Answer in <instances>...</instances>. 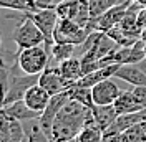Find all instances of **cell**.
I'll use <instances>...</instances> for the list:
<instances>
[{
    "label": "cell",
    "instance_id": "cell-1",
    "mask_svg": "<svg viewBox=\"0 0 146 142\" xmlns=\"http://www.w3.org/2000/svg\"><path fill=\"white\" fill-rule=\"evenodd\" d=\"M90 122H95L91 107H86L85 104L68 99L60 112L56 114L52 126V134L50 139L52 142H66L75 139L78 132Z\"/></svg>",
    "mask_w": 146,
    "mask_h": 142
},
{
    "label": "cell",
    "instance_id": "cell-2",
    "mask_svg": "<svg viewBox=\"0 0 146 142\" xmlns=\"http://www.w3.org/2000/svg\"><path fill=\"white\" fill-rule=\"evenodd\" d=\"M50 61V51L46 50L45 43L18 50L17 66L25 74H40L48 66Z\"/></svg>",
    "mask_w": 146,
    "mask_h": 142
},
{
    "label": "cell",
    "instance_id": "cell-3",
    "mask_svg": "<svg viewBox=\"0 0 146 142\" xmlns=\"http://www.w3.org/2000/svg\"><path fill=\"white\" fill-rule=\"evenodd\" d=\"M12 40L18 46V50L36 46V45L45 43V36L42 33V30L36 27V23L25 13V17L20 20L17 27L12 32Z\"/></svg>",
    "mask_w": 146,
    "mask_h": 142
},
{
    "label": "cell",
    "instance_id": "cell-4",
    "mask_svg": "<svg viewBox=\"0 0 146 142\" xmlns=\"http://www.w3.org/2000/svg\"><path fill=\"white\" fill-rule=\"evenodd\" d=\"M86 36H88V32L85 27L78 25L75 20H70V18H60L53 32V41L80 46L86 40Z\"/></svg>",
    "mask_w": 146,
    "mask_h": 142
},
{
    "label": "cell",
    "instance_id": "cell-5",
    "mask_svg": "<svg viewBox=\"0 0 146 142\" xmlns=\"http://www.w3.org/2000/svg\"><path fill=\"white\" fill-rule=\"evenodd\" d=\"M27 15L36 23V27L42 30V33L45 36V46H46V50L50 51V50H52V45L55 43L53 41V32H55V28H56L58 20H60L55 7L38 9V10H35V12H28Z\"/></svg>",
    "mask_w": 146,
    "mask_h": 142
},
{
    "label": "cell",
    "instance_id": "cell-6",
    "mask_svg": "<svg viewBox=\"0 0 146 142\" xmlns=\"http://www.w3.org/2000/svg\"><path fill=\"white\" fill-rule=\"evenodd\" d=\"M10 73H12V70H10ZM38 78H40V74H25V73H23V76L10 74L9 89H7V94H5V99H3V106L12 104L18 99H23L25 93L33 84L38 83Z\"/></svg>",
    "mask_w": 146,
    "mask_h": 142
},
{
    "label": "cell",
    "instance_id": "cell-7",
    "mask_svg": "<svg viewBox=\"0 0 146 142\" xmlns=\"http://www.w3.org/2000/svg\"><path fill=\"white\" fill-rule=\"evenodd\" d=\"M68 93L63 91V93H58V94H53L50 101H48V104L46 107L42 111V116H40V126H42V129L45 131V134L50 137V134H52V126H53V121L56 114L60 112V109L66 104V101H68Z\"/></svg>",
    "mask_w": 146,
    "mask_h": 142
},
{
    "label": "cell",
    "instance_id": "cell-8",
    "mask_svg": "<svg viewBox=\"0 0 146 142\" xmlns=\"http://www.w3.org/2000/svg\"><path fill=\"white\" fill-rule=\"evenodd\" d=\"M38 84L43 86V88L53 96L58 93H63L70 88V84L66 83L58 66H46L45 70L40 73V78H38Z\"/></svg>",
    "mask_w": 146,
    "mask_h": 142
},
{
    "label": "cell",
    "instance_id": "cell-9",
    "mask_svg": "<svg viewBox=\"0 0 146 142\" xmlns=\"http://www.w3.org/2000/svg\"><path fill=\"white\" fill-rule=\"evenodd\" d=\"M91 93H93V103L95 104H113L121 91H119L118 84L111 78H108V80L96 83L91 88Z\"/></svg>",
    "mask_w": 146,
    "mask_h": 142
},
{
    "label": "cell",
    "instance_id": "cell-10",
    "mask_svg": "<svg viewBox=\"0 0 146 142\" xmlns=\"http://www.w3.org/2000/svg\"><path fill=\"white\" fill-rule=\"evenodd\" d=\"M115 78L126 81L131 86H146V73L135 63L119 64L118 71L115 73Z\"/></svg>",
    "mask_w": 146,
    "mask_h": 142
},
{
    "label": "cell",
    "instance_id": "cell-11",
    "mask_svg": "<svg viewBox=\"0 0 146 142\" xmlns=\"http://www.w3.org/2000/svg\"><path fill=\"white\" fill-rule=\"evenodd\" d=\"M91 114L96 126L101 131H106L110 126L115 124V121L118 119V112L113 104H95L91 107Z\"/></svg>",
    "mask_w": 146,
    "mask_h": 142
},
{
    "label": "cell",
    "instance_id": "cell-12",
    "mask_svg": "<svg viewBox=\"0 0 146 142\" xmlns=\"http://www.w3.org/2000/svg\"><path fill=\"white\" fill-rule=\"evenodd\" d=\"M50 98H52V94H50L43 86H40V84L36 83V84H33V86L25 93L23 101L28 104V107H32V109H35L38 112H42L46 107Z\"/></svg>",
    "mask_w": 146,
    "mask_h": 142
},
{
    "label": "cell",
    "instance_id": "cell-13",
    "mask_svg": "<svg viewBox=\"0 0 146 142\" xmlns=\"http://www.w3.org/2000/svg\"><path fill=\"white\" fill-rule=\"evenodd\" d=\"M3 112L13 119H18V121H28V119H40L42 112H38L35 109L28 107V104L23 101V99H18L12 104H7L3 106Z\"/></svg>",
    "mask_w": 146,
    "mask_h": 142
},
{
    "label": "cell",
    "instance_id": "cell-14",
    "mask_svg": "<svg viewBox=\"0 0 146 142\" xmlns=\"http://www.w3.org/2000/svg\"><path fill=\"white\" fill-rule=\"evenodd\" d=\"M113 106H115V109H116L118 116L131 114V112H136V111L145 109V107L139 104V101L136 99L133 89H131V91H121L119 96L116 98V101L113 103Z\"/></svg>",
    "mask_w": 146,
    "mask_h": 142
},
{
    "label": "cell",
    "instance_id": "cell-15",
    "mask_svg": "<svg viewBox=\"0 0 146 142\" xmlns=\"http://www.w3.org/2000/svg\"><path fill=\"white\" fill-rule=\"evenodd\" d=\"M118 68H119V64H108V66L98 68V70L91 71V73H88V74H83L82 78L76 81V84L93 88L96 83H100V81H103V80H108V78H113L115 73L118 71Z\"/></svg>",
    "mask_w": 146,
    "mask_h": 142
},
{
    "label": "cell",
    "instance_id": "cell-16",
    "mask_svg": "<svg viewBox=\"0 0 146 142\" xmlns=\"http://www.w3.org/2000/svg\"><path fill=\"white\" fill-rule=\"evenodd\" d=\"M58 68H60V73L63 76L66 83L72 86L76 81L83 76V68H82V60L80 58H68V60H63L62 63H58Z\"/></svg>",
    "mask_w": 146,
    "mask_h": 142
},
{
    "label": "cell",
    "instance_id": "cell-17",
    "mask_svg": "<svg viewBox=\"0 0 146 142\" xmlns=\"http://www.w3.org/2000/svg\"><path fill=\"white\" fill-rule=\"evenodd\" d=\"M23 129H25V137L28 139V142H52V139L42 129L38 119L23 121Z\"/></svg>",
    "mask_w": 146,
    "mask_h": 142
},
{
    "label": "cell",
    "instance_id": "cell-18",
    "mask_svg": "<svg viewBox=\"0 0 146 142\" xmlns=\"http://www.w3.org/2000/svg\"><path fill=\"white\" fill-rule=\"evenodd\" d=\"M68 93V98L70 99H75L78 103L85 104L86 107H93L95 103H93V93H91V88L88 86H80V84H72L70 88L66 89Z\"/></svg>",
    "mask_w": 146,
    "mask_h": 142
},
{
    "label": "cell",
    "instance_id": "cell-19",
    "mask_svg": "<svg viewBox=\"0 0 146 142\" xmlns=\"http://www.w3.org/2000/svg\"><path fill=\"white\" fill-rule=\"evenodd\" d=\"M82 7V0H62L60 3L55 5V10L60 18H70L75 20Z\"/></svg>",
    "mask_w": 146,
    "mask_h": 142
},
{
    "label": "cell",
    "instance_id": "cell-20",
    "mask_svg": "<svg viewBox=\"0 0 146 142\" xmlns=\"http://www.w3.org/2000/svg\"><path fill=\"white\" fill-rule=\"evenodd\" d=\"M121 142H146V121H141L123 131Z\"/></svg>",
    "mask_w": 146,
    "mask_h": 142
},
{
    "label": "cell",
    "instance_id": "cell-21",
    "mask_svg": "<svg viewBox=\"0 0 146 142\" xmlns=\"http://www.w3.org/2000/svg\"><path fill=\"white\" fill-rule=\"evenodd\" d=\"M75 141L76 142H101L103 141V131L96 126V122H90L78 132Z\"/></svg>",
    "mask_w": 146,
    "mask_h": 142
},
{
    "label": "cell",
    "instance_id": "cell-22",
    "mask_svg": "<svg viewBox=\"0 0 146 142\" xmlns=\"http://www.w3.org/2000/svg\"><path fill=\"white\" fill-rule=\"evenodd\" d=\"M0 9H9L15 12H35L38 10L35 0H0Z\"/></svg>",
    "mask_w": 146,
    "mask_h": 142
},
{
    "label": "cell",
    "instance_id": "cell-23",
    "mask_svg": "<svg viewBox=\"0 0 146 142\" xmlns=\"http://www.w3.org/2000/svg\"><path fill=\"white\" fill-rule=\"evenodd\" d=\"M76 45H70V43H53L52 50H50V58H53L55 61L62 63L63 60L72 58L75 53Z\"/></svg>",
    "mask_w": 146,
    "mask_h": 142
},
{
    "label": "cell",
    "instance_id": "cell-24",
    "mask_svg": "<svg viewBox=\"0 0 146 142\" xmlns=\"http://www.w3.org/2000/svg\"><path fill=\"white\" fill-rule=\"evenodd\" d=\"M133 93H135L136 99L139 101V104L146 109V86H135Z\"/></svg>",
    "mask_w": 146,
    "mask_h": 142
},
{
    "label": "cell",
    "instance_id": "cell-25",
    "mask_svg": "<svg viewBox=\"0 0 146 142\" xmlns=\"http://www.w3.org/2000/svg\"><path fill=\"white\" fill-rule=\"evenodd\" d=\"M36 5H38V9H45V7H55L53 2L55 0H35Z\"/></svg>",
    "mask_w": 146,
    "mask_h": 142
},
{
    "label": "cell",
    "instance_id": "cell-26",
    "mask_svg": "<svg viewBox=\"0 0 146 142\" xmlns=\"http://www.w3.org/2000/svg\"><path fill=\"white\" fill-rule=\"evenodd\" d=\"M138 22H139L143 27H146V7H143V9H141L139 15H138Z\"/></svg>",
    "mask_w": 146,
    "mask_h": 142
},
{
    "label": "cell",
    "instance_id": "cell-27",
    "mask_svg": "<svg viewBox=\"0 0 146 142\" xmlns=\"http://www.w3.org/2000/svg\"><path fill=\"white\" fill-rule=\"evenodd\" d=\"M138 66H139V68H141V70H143V71L146 73V58L143 60V61H139V63H138Z\"/></svg>",
    "mask_w": 146,
    "mask_h": 142
},
{
    "label": "cell",
    "instance_id": "cell-28",
    "mask_svg": "<svg viewBox=\"0 0 146 142\" xmlns=\"http://www.w3.org/2000/svg\"><path fill=\"white\" fill-rule=\"evenodd\" d=\"M143 41H146V27H143V30H141V36H139Z\"/></svg>",
    "mask_w": 146,
    "mask_h": 142
},
{
    "label": "cell",
    "instance_id": "cell-29",
    "mask_svg": "<svg viewBox=\"0 0 146 142\" xmlns=\"http://www.w3.org/2000/svg\"><path fill=\"white\" fill-rule=\"evenodd\" d=\"M2 111H3V96L0 94V112H2Z\"/></svg>",
    "mask_w": 146,
    "mask_h": 142
},
{
    "label": "cell",
    "instance_id": "cell-30",
    "mask_svg": "<svg viewBox=\"0 0 146 142\" xmlns=\"http://www.w3.org/2000/svg\"><path fill=\"white\" fill-rule=\"evenodd\" d=\"M135 2H138L139 5H143V7H146V0H135Z\"/></svg>",
    "mask_w": 146,
    "mask_h": 142
},
{
    "label": "cell",
    "instance_id": "cell-31",
    "mask_svg": "<svg viewBox=\"0 0 146 142\" xmlns=\"http://www.w3.org/2000/svg\"><path fill=\"white\" fill-rule=\"evenodd\" d=\"M22 142H28V139H27V137H25V139H23V141H22Z\"/></svg>",
    "mask_w": 146,
    "mask_h": 142
},
{
    "label": "cell",
    "instance_id": "cell-32",
    "mask_svg": "<svg viewBox=\"0 0 146 142\" xmlns=\"http://www.w3.org/2000/svg\"><path fill=\"white\" fill-rule=\"evenodd\" d=\"M66 142H76V141H75V139H72V141H66Z\"/></svg>",
    "mask_w": 146,
    "mask_h": 142
},
{
    "label": "cell",
    "instance_id": "cell-33",
    "mask_svg": "<svg viewBox=\"0 0 146 142\" xmlns=\"http://www.w3.org/2000/svg\"><path fill=\"white\" fill-rule=\"evenodd\" d=\"M0 48H2V38H0Z\"/></svg>",
    "mask_w": 146,
    "mask_h": 142
}]
</instances>
